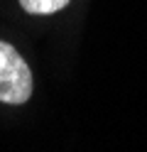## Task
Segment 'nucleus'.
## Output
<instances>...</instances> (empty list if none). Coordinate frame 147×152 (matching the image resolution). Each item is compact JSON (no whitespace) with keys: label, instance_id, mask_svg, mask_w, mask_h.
<instances>
[{"label":"nucleus","instance_id":"obj_2","mask_svg":"<svg viewBox=\"0 0 147 152\" xmlns=\"http://www.w3.org/2000/svg\"><path fill=\"white\" fill-rule=\"evenodd\" d=\"M20 5L32 15H52L69 5V0H20Z\"/></svg>","mask_w":147,"mask_h":152},{"label":"nucleus","instance_id":"obj_1","mask_svg":"<svg viewBox=\"0 0 147 152\" xmlns=\"http://www.w3.org/2000/svg\"><path fill=\"white\" fill-rule=\"evenodd\" d=\"M32 93V74L15 47L0 42V101L3 103H25Z\"/></svg>","mask_w":147,"mask_h":152}]
</instances>
